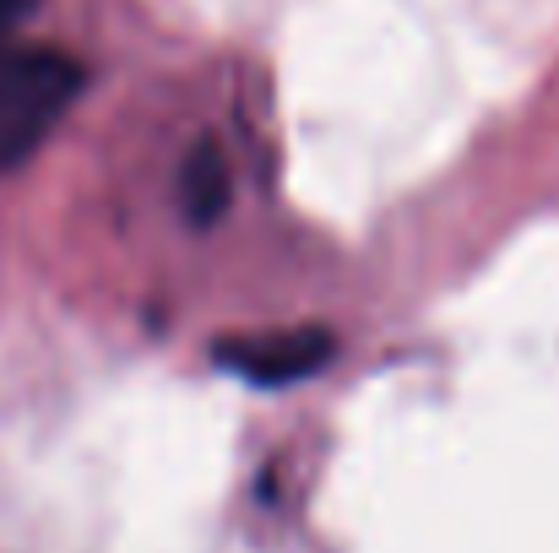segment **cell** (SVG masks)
<instances>
[{"mask_svg": "<svg viewBox=\"0 0 559 553\" xmlns=\"http://www.w3.org/2000/svg\"><path fill=\"white\" fill-rule=\"evenodd\" d=\"M82 93V65L49 44H11L0 33V175L27 164L55 120Z\"/></svg>", "mask_w": 559, "mask_h": 553, "instance_id": "1", "label": "cell"}, {"mask_svg": "<svg viewBox=\"0 0 559 553\" xmlns=\"http://www.w3.org/2000/svg\"><path fill=\"white\" fill-rule=\"evenodd\" d=\"M337 342L326 332H255V337H223L217 364L255 380V385H294L326 364Z\"/></svg>", "mask_w": 559, "mask_h": 553, "instance_id": "2", "label": "cell"}, {"mask_svg": "<svg viewBox=\"0 0 559 553\" xmlns=\"http://www.w3.org/2000/svg\"><path fill=\"white\" fill-rule=\"evenodd\" d=\"M180 201H186L190 223H212L223 206H228V169L217 158L212 142H201L186 158V175H180Z\"/></svg>", "mask_w": 559, "mask_h": 553, "instance_id": "3", "label": "cell"}, {"mask_svg": "<svg viewBox=\"0 0 559 553\" xmlns=\"http://www.w3.org/2000/svg\"><path fill=\"white\" fill-rule=\"evenodd\" d=\"M33 5H38V0H0V33H11V27H16Z\"/></svg>", "mask_w": 559, "mask_h": 553, "instance_id": "4", "label": "cell"}]
</instances>
